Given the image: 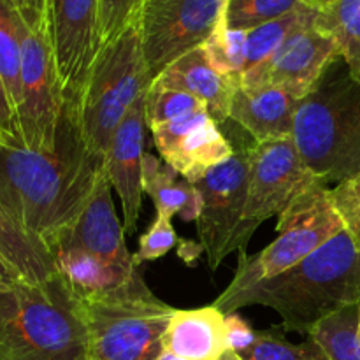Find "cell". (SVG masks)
<instances>
[{
  "label": "cell",
  "instance_id": "1",
  "mask_svg": "<svg viewBox=\"0 0 360 360\" xmlns=\"http://www.w3.org/2000/svg\"><path fill=\"white\" fill-rule=\"evenodd\" d=\"M104 174L105 155L81 130L79 101L63 98L49 150H30L18 136H2L0 202L48 248L79 218Z\"/></svg>",
  "mask_w": 360,
  "mask_h": 360
},
{
  "label": "cell",
  "instance_id": "2",
  "mask_svg": "<svg viewBox=\"0 0 360 360\" xmlns=\"http://www.w3.org/2000/svg\"><path fill=\"white\" fill-rule=\"evenodd\" d=\"M255 304L276 311L283 330L308 336L323 319L360 304V245L343 229L290 269L213 302L224 315Z\"/></svg>",
  "mask_w": 360,
  "mask_h": 360
},
{
  "label": "cell",
  "instance_id": "3",
  "mask_svg": "<svg viewBox=\"0 0 360 360\" xmlns=\"http://www.w3.org/2000/svg\"><path fill=\"white\" fill-rule=\"evenodd\" d=\"M0 360H88L81 302L62 274L0 281Z\"/></svg>",
  "mask_w": 360,
  "mask_h": 360
},
{
  "label": "cell",
  "instance_id": "4",
  "mask_svg": "<svg viewBox=\"0 0 360 360\" xmlns=\"http://www.w3.org/2000/svg\"><path fill=\"white\" fill-rule=\"evenodd\" d=\"M292 139L319 181L340 185L360 174V83L343 56L299 101Z\"/></svg>",
  "mask_w": 360,
  "mask_h": 360
},
{
  "label": "cell",
  "instance_id": "5",
  "mask_svg": "<svg viewBox=\"0 0 360 360\" xmlns=\"http://www.w3.org/2000/svg\"><path fill=\"white\" fill-rule=\"evenodd\" d=\"M88 360H158L176 308L160 301L137 271L125 285L79 299Z\"/></svg>",
  "mask_w": 360,
  "mask_h": 360
},
{
  "label": "cell",
  "instance_id": "6",
  "mask_svg": "<svg viewBox=\"0 0 360 360\" xmlns=\"http://www.w3.org/2000/svg\"><path fill=\"white\" fill-rule=\"evenodd\" d=\"M345 229L333 192L322 181H313L278 217L276 239L255 255L239 253L232 281L221 294L232 295L276 276L304 260Z\"/></svg>",
  "mask_w": 360,
  "mask_h": 360
},
{
  "label": "cell",
  "instance_id": "7",
  "mask_svg": "<svg viewBox=\"0 0 360 360\" xmlns=\"http://www.w3.org/2000/svg\"><path fill=\"white\" fill-rule=\"evenodd\" d=\"M137 25L102 46L79 98V123L91 148L105 155L112 134L151 84Z\"/></svg>",
  "mask_w": 360,
  "mask_h": 360
},
{
  "label": "cell",
  "instance_id": "8",
  "mask_svg": "<svg viewBox=\"0 0 360 360\" xmlns=\"http://www.w3.org/2000/svg\"><path fill=\"white\" fill-rule=\"evenodd\" d=\"M227 0H144L136 25L151 79L200 48L225 16Z\"/></svg>",
  "mask_w": 360,
  "mask_h": 360
},
{
  "label": "cell",
  "instance_id": "9",
  "mask_svg": "<svg viewBox=\"0 0 360 360\" xmlns=\"http://www.w3.org/2000/svg\"><path fill=\"white\" fill-rule=\"evenodd\" d=\"M248 199L236 238V252H246L253 232L266 220L280 217L288 204L316 178L306 169L292 137L253 141L248 148Z\"/></svg>",
  "mask_w": 360,
  "mask_h": 360
},
{
  "label": "cell",
  "instance_id": "10",
  "mask_svg": "<svg viewBox=\"0 0 360 360\" xmlns=\"http://www.w3.org/2000/svg\"><path fill=\"white\" fill-rule=\"evenodd\" d=\"M62 108L63 91L56 70L51 28H32L21 21V97L16 118L25 146L44 151L55 144Z\"/></svg>",
  "mask_w": 360,
  "mask_h": 360
},
{
  "label": "cell",
  "instance_id": "11",
  "mask_svg": "<svg viewBox=\"0 0 360 360\" xmlns=\"http://www.w3.org/2000/svg\"><path fill=\"white\" fill-rule=\"evenodd\" d=\"M248 148L234 150L232 157L211 167L195 183L202 193V211L195 221L197 232L211 271H217L236 252V238L248 199Z\"/></svg>",
  "mask_w": 360,
  "mask_h": 360
},
{
  "label": "cell",
  "instance_id": "12",
  "mask_svg": "<svg viewBox=\"0 0 360 360\" xmlns=\"http://www.w3.org/2000/svg\"><path fill=\"white\" fill-rule=\"evenodd\" d=\"M51 39L63 98L79 101L102 48L98 0H60L51 14Z\"/></svg>",
  "mask_w": 360,
  "mask_h": 360
},
{
  "label": "cell",
  "instance_id": "13",
  "mask_svg": "<svg viewBox=\"0 0 360 360\" xmlns=\"http://www.w3.org/2000/svg\"><path fill=\"white\" fill-rule=\"evenodd\" d=\"M160 158L193 183L232 157L234 146L207 111H195L151 130Z\"/></svg>",
  "mask_w": 360,
  "mask_h": 360
},
{
  "label": "cell",
  "instance_id": "14",
  "mask_svg": "<svg viewBox=\"0 0 360 360\" xmlns=\"http://www.w3.org/2000/svg\"><path fill=\"white\" fill-rule=\"evenodd\" d=\"M340 56L341 49L336 39L311 25L295 32L267 65L239 81V84H273L302 98Z\"/></svg>",
  "mask_w": 360,
  "mask_h": 360
},
{
  "label": "cell",
  "instance_id": "15",
  "mask_svg": "<svg viewBox=\"0 0 360 360\" xmlns=\"http://www.w3.org/2000/svg\"><path fill=\"white\" fill-rule=\"evenodd\" d=\"M144 95L137 98L120 122L105 151V174L122 202L125 234L136 232L143 207L144 132L148 127Z\"/></svg>",
  "mask_w": 360,
  "mask_h": 360
},
{
  "label": "cell",
  "instance_id": "16",
  "mask_svg": "<svg viewBox=\"0 0 360 360\" xmlns=\"http://www.w3.org/2000/svg\"><path fill=\"white\" fill-rule=\"evenodd\" d=\"M111 188L108 174H104L79 218L49 246L51 252L56 248H76L125 269L139 267L127 248L125 231L116 214Z\"/></svg>",
  "mask_w": 360,
  "mask_h": 360
},
{
  "label": "cell",
  "instance_id": "17",
  "mask_svg": "<svg viewBox=\"0 0 360 360\" xmlns=\"http://www.w3.org/2000/svg\"><path fill=\"white\" fill-rule=\"evenodd\" d=\"M301 98L273 84L241 86L232 98L229 122L241 127L255 143L292 137L294 115Z\"/></svg>",
  "mask_w": 360,
  "mask_h": 360
},
{
  "label": "cell",
  "instance_id": "18",
  "mask_svg": "<svg viewBox=\"0 0 360 360\" xmlns=\"http://www.w3.org/2000/svg\"><path fill=\"white\" fill-rule=\"evenodd\" d=\"M164 352L185 360H220L231 352L225 315L213 304L176 309L164 334Z\"/></svg>",
  "mask_w": 360,
  "mask_h": 360
},
{
  "label": "cell",
  "instance_id": "19",
  "mask_svg": "<svg viewBox=\"0 0 360 360\" xmlns=\"http://www.w3.org/2000/svg\"><path fill=\"white\" fill-rule=\"evenodd\" d=\"M153 81L200 98L218 125L229 122L232 98L239 86L238 79L221 76L210 65L202 48L193 49L172 62Z\"/></svg>",
  "mask_w": 360,
  "mask_h": 360
},
{
  "label": "cell",
  "instance_id": "20",
  "mask_svg": "<svg viewBox=\"0 0 360 360\" xmlns=\"http://www.w3.org/2000/svg\"><path fill=\"white\" fill-rule=\"evenodd\" d=\"M0 259L16 280L41 283L58 273L51 250L0 202Z\"/></svg>",
  "mask_w": 360,
  "mask_h": 360
},
{
  "label": "cell",
  "instance_id": "21",
  "mask_svg": "<svg viewBox=\"0 0 360 360\" xmlns=\"http://www.w3.org/2000/svg\"><path fill=\"white\" fill-rule=\"evenodd\" d=\"M143 192L157 207V214L169 218L179 214L185 221H197L202 211V193L169 164L151 153L143 158Z\"/></svg>",
  "mask_w": 360,
  "mask_h": 360
},
{
  "label": "cell",
  "instance_id": "22",
  "mask_svg": "<svg viewBox=\"0 0 360 360\" xmlns=\"http://www.w3.org/2000/svg\"><path fill=\"white\" fill-rule=\"evenodd\" d=\"M51 253L55 257L56 269L77 299L94 297L115 290L125 285L139 271V267L125 269L104 262L76 248H56Z\"/></svg>",
  "mask_w": 360,
  "mask_h": 360
},
{
  "label": "cell",
  "instance_id": "23",
  "mask_svg": "<svg viewBox=\"0 0 360 360\" xmlns=\"http://www.w3.org/2000/svg\"><path fill=\"white\" fill-rule=\"evenodd\" d=\"M316 16H319V11L301 4L292 13L248 30L246 34V65L239 81L246 79L252 74L259 72L264 65H267L295 32L315 25Z\"/></svg>",
  "mask_w": 360,
  "mask_h": 360
},
{
  "label": "cell",
  "instance_id": "24",
  "mask_svg": "<svg viewBox=\"0 0 360 360\" xmlns=\"http://www.w3.org/2000/svg\"><path fill=\"white\" fill-rule=\"evenodd\" d=\"M315 27L336 39L352 76L360 83V0H338L319 13Z\"/></svg>",
  "mask_w": 360,
  "mask_h": 360
},
{
  "label": "cell",
  "instance_id": "25",
  "mask_svg": "<svg viewBox=\"0 0 360 360\" xmlns=\"http://www.w3.org/2000/svg\"><path fill=\"white\" fill-rule=\"evenodd\" d=\"M329 360H360L359 306H350L316 323L308 333Z\"/></svg>",
  "mask_w": 360,
  "mask_h": 360
},
{
  "label": "cell",
  "instance_id": "26",
  "mask_svg": "<svg viewBox=\"0 0 360 360\" xmlns=\"http://www.w3.org/2000/svg\"><path fill=\"white\" fill-rule=\"evenodd\" d=\"M21 21L13 4L0 0V76L14 111L21 97Z\"/></svg>",
  "mask_w": 360,
  "mask_h": 360
},
{
  "label": "cell",
  "instance_id": "27",
  "mask_svg": "<svg viewBox=\"0 0 360 360\" xmlns=\"http://www.w3.org/2000/svg\"><path fill=\"white\" fill-rule=\"evenodd\" d=\"M195 111H207L200 98L176 88L164 86L158 81H151L144 95V115L150 130Z\"/></svg>",
  "mask_w": 360,
  "mask_h": 360
},
{
  "label": "cell",
  "instance_id": "28",
  "mask_svg": "<svg viewBox=\"0 0 360 360\" xmlns=\"http://www.w3.org/2000/svg\"><path fill=\"white\" fill-rule=\"evenodd\" d=\"M246 30H232L221 21L214 34L204 42L206 60L221 76L234 77L239 81L246 65Z\"/></svg>",
  "mask_w": 360,
  "mask_h": 360
},
{
  "label": "cell",
  "instance_id": "29",
  "mask_svg": "<svg viewBox=\"0 0 360 360\" xmlns=\"http://www.w3.org/2000/svg\"><path fill=\"white\" fill-rule=\"evenodd\" d=\"M301 0H227L224 21L232 30H252L301 6Z\"/></svg>",
  "mask_w": 360,
  "mask_h": 360
},
{
  "label": "cell",
  "instance_id": "30",
  "mask_svg": "<svg viewBox=\"0 0 360 360\" xmlns=\"http://www.w3.org/2000/svg\"><path fill=\"white\" fill-rule=\"evenodd\" d=\"M239 357L241 360H329L311 338L302 343H290L278 330H259L253 347Z\"/></svg>",
  "mask_w": 360,
  "mask_h": 360
},
{
  "label": "cell",
  "instance_id": "31",
  "mask_svg": "<svg viewBox=\"0 0 360 360\" xmlns=\"http://www.w3.org/2000/svg\"><path fill=\"white\" fill-rule=\"evenodd\" d=\"M144 0H98V27L102 46L115 41L136 23Z\"/></svg>",
  "mask_w": 360,
  "mask_h": 360
},
{
  "label": "cell",
  "instance_id": "32",
  "mask_svg": "<svg viewBox=\"0 0 360 360\" xmlns=\"http://www.w3.org/2000/svg\"><path fill=\"white\" fill-rule=\"evenodd\" d=\"M176 245H178V234H176L171 220L157 214L150 229L139 238V248L134 255V262L136 266H141L148 260L160 259V257L167 255Z\"/></svg>",
  "mask_w": 360,
  "mask_h": 360
},
{
  "label": "cell",
  "instance_id": "33",
  "mask_svg": "<svg viewBox=\"0 0 360 360\" xmlns=\"http://www.w3.org/2000/svg\"><path fill=\"white\" fill-rule=\"evenodd\" d=\"M330 192L338 211L343 217L345 229L352 232L355 241L360 245V174L340 183L330 188Z\"/></svg>",
  "mask_w": 360,
  "mask_h": 360
},
{
  "label": "cell",
  "instance_id": "34",
  "mask_svg": "<svg viewBox=\"0 0 360 360\" xmlns=\"http://www.w3.org/2000/svg\"><path fill=\"white\" fill-rule=\"evenodd\" d=\"M225 323H227L229 350L238 355H243L246 350L253 347L257 336H259V330L253 329L238 311L225 315Z\"/></svg>",
  "mask_w": 360,
  "mask_h": 360
},
{
  "label": "cell",
  "instance_id": "35",
  "mask_svg": "<svg viewBox=\"0 0 360 360\" xmlns=\"http://www.w3.org/2000/svg\"><path fill=\"white\" fill-rule=\"evenodd\" d=\"M9 2L13 4L14 9L20 13V16L23 18V21L28 27L51 28L48 0H9Z\"/></svg>",
  "mask_w": 360,
  "mask_h": 360
},
{
  "label": "cell",
  "instance_id": "36",
  "mask_svg": "<svg viewBox=\"0 0 360 360\" xmlns=\"http://www.w3.org/2000/svg\"><path fill=\"white\" fill-rule=\"evenodd\" d=\"M0 134L2 136H18V120L16 111H14L11 98L7 95L6 84H4L2 76H0Z\"/></svg>",
  "mask_w": 360,
  "mask_h": 360
},
{
  "label": "cell",
  "instance_id": "37",
  "mask_svg": "<svg viewBox=\"0 0 360 360\" xmlns=\"http://www.w3.org/2000/svg\"><path fill=\"white\" fill-rule=\"evenodd\" d=\"M304 6L311 7V9L319 11V13H322V11L329 9V7H333L334 4L338 2V0H301Z\"/></svg>",
  "mask_w": 360,
  "mask_h": 360
},
{
  "label": "cell",
  "instance_id": "38",
  "mask_svg": "<svg viewBox=\"0 0 360 360\" xmlns=\"http://www.w3.org/2000/svg\"><path fill=\"white\" fill-rule=\"evenodd\" d=\"M158 360H185V359L176 357V355L169 354V352H164V354L160 355V359H158ZM220 360H241V357H239L238 354H234V352H229V354L224 355V357H221Z\"/></svg>",
  "mask_w": 360,
  "mask_h": 360
},
{
  "label": "cell",
  "instance_id": "39",
  "mask_svg": "<svg viewBox=\"0 0 360 360\" xmlns=\"http://www.w3.org/2000/svg\"><path fill=\"white\" fill-rule=\"evenodd\" d=\"M0 278H4V280H16V276L11 273V269L6 266L2 259H0Z\"/></svg>",
  "mask_w": 360,
  "mask_h": 360
},
{
  "label": "cell",
  "instance_id": "40",
  "mask_svg": "<svg viewBox=\"0 0 360 360\" xmlns=\"http://www.w3.org/2000/svg\"><path fill=\"white\" fill-rule=\"evenodd\" d=\"M60 0H48V6H49V21H51V14L53 11L56 9V6H58Z\"/></svg>",
  "mask_w": 360,
  "mask_h": 360
},
{
  "label": "cell",
  "instance_id": "41",
  "mask_svg": "<svg viewBox=\"0 0 360 360\" xmlns=\"http://www.w3.org/2000/svg\"><path fill=\"white\" fill-rule=\"evenodd\" d=\"M359 334H360V304H359Z\"/></svg>",
  "mask_w": 360,
  "mask_h": 360
},
{
  "label": "cell",
  "instance_id": "42",
  "mask_svg": "<svg viewBox=\"0 0 360 360\" xmlns=\"http://www.w3.org/2000/svg\"><path fill=\"white\" fill-rule=\"evenodd\" d=\"M0 143H2V134H0Z\"/></svg>",
  "mask_w": 360,
  "mask_h": 360
},
{
  "label": "cell",
  "instance_id": "43",
  "mask_svg": "<svg viewBox=\"0 0 360 360\" xmlns=\"http://www.w3.org/2000/svg\"><path fill=\"white\" fill-rule=\"evenodd\" d=\"M0 281H4V278H0Z\"/></svg>",
  "mask_w": 360,
  "mask_h": 360
}]
</instances>
